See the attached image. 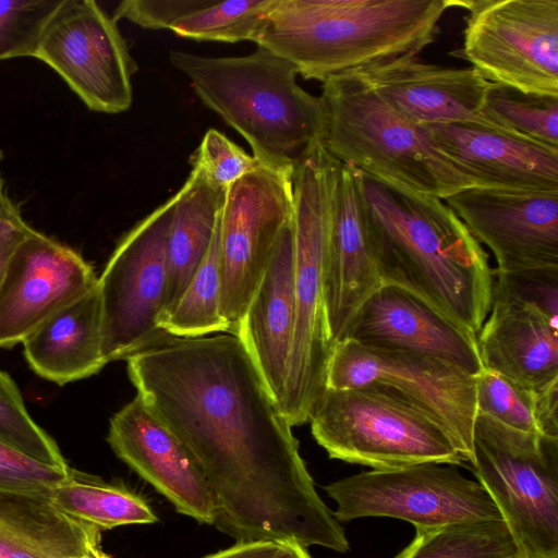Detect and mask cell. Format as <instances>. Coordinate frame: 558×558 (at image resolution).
Returning <instances> with one entry per match:
<instances>
[{"label":"cell","instance_id":"1","mask_svg":"<svg viewBox=\"0 0 558 558\" xmlns=\"http://www.w3.org/2000/svg\"><path fill=\"white\" fill-rule=\"evenodd\" d=\"M125 360L137 395L199 463L215 527L235 543L350 549L292 426L236 336L166 333Z\"/></svg>","mask_w":558,"mask_h":558},{"label":"cell","instance_id":"2","mask_svg":"<svg viewBox=\"0 0 558 558\" xmlns=\"http://www.w3.org/2000/svg\"><path fill=\"white\" fill-rule=\"evenodd\" d=\"M359 172L369 253L381 286L414 294L476 335L489 313L494 284L482 244L444 199Z\"/></svg>","mask_w":558,"mask_h":558},{"label":"cell","instance_id":"3","mask_svg":"<svg viewBox=\"0 0 558 558\" xmlns=\"http://www.w3.org/2000/svg\"><path fill=\"white\" fill-rule=\"evenodd\" d=\"M457 0H274L255 38L305 80L400 57H417L435 41Z\"/></svg>","mask_w":558,"mask_h":558},{"label":"cell","instance_id":"4","mask_svg":"<svg viewBox=\"0 0 558 558\" xmlns=\"http://www.w3.org/2000/svg\"><path fill=\"white\" fill-rule=\"evenodd\" d=\"M169 61L263 165L294 169L311 147L324 143L323 97L304 90L296 69L269 50L257 47L248 56L219 58L172 50Z\"/></svg>","mask_w":558,"mask_h":558},{"label":"cell","instance_id":"5","mask_svg":"<svg viewBox=\"0 0 558 558\" xmlns=\"http://www.w3.org/2000/svg\"><path fill=\"white\" fill-rule=\"evenodd\" d=\"M326 149L340 162L409 192L445 199L476 182L434 143L428 129L404 116L359 74L326 78Z\"/></svg>","mask_w":558,"mask_h":558},{"label":"cell","instance_id":"6","mask_svg":"<svg viewBox=\"0 0 558 558\" xmlns=\"http://www.w3.org/2000/svg\"><path fill=\"white\" fill-rule=\"evenodd\" d=\"M341 162L319 143L293 172L294 324L281 411L290 425L308 422L326 389L330 342L323 270Z\"/></svg>","mask_w":558,"mask_h":558},{"label":"cell","instance_id":"7","mask_svg":"<svg viewBox=\"0 0 558 558\" xmlns=\"http://www.w3.org/2000/svg\"><path fill=\"white\" fill-rule=\"evenodd\" d=\"M308 422L313 437L330 459L373 470L464 463L432 417L373 385L326 388Z\"/></svg>","mask_w":558,"mask_h":558},{"label":"cell","instance_id":"8","mask_svg":"<svg viewBox=\"0 0 558 558\" xmlns=\"http://www.w3.org/2000/svg\"><path fill=\"white\" fill-rule=\"evenodd\" d=\"M522 558H558V438L476 414L473 462Z\"/></svg>","mask_w":558,"mask_h":558},{"label":"cell","instance_id":"9","mask_svg":"<svg viewBox=\"0 0 558 558\" xmlns=\"http://www.w3.org/2000/svg\"><path fill=\"white\" fill-rule=\"evenodd\" d=\"M373 385L432 417L449 436L464 463L473 462L476 376L439 359L402 350L337 342L329 357L326 388Z\"/></svg>","mask_w":558,"mask_h":558},{"label":"cell","instance_id":"10","mask_svg":"<svg viewBox=\"0 0 558 558\" xmlns=\"http://www.w3.org/2000/svg\"><path fill=\"white\" fill-rule=\"evenodd\" d=\"M466 10L461 56L485 80L558 97V0H457Z\"/></svg>","mask_w":558,"mask_h":558},{"label":"cell","instance_id":"11","mask_svg":"<svg viewBox=\"0 0 558 558\" xmlns=\"http://www.w3.org/2000/svg\"><path fill=\"white\" fill-rule=\"evenodd\" d=\"M174 203L173 195L124 234L98 277L107 362L126 359L166 335L158 320L165 307Z\"/></svg>","mask_w":558,"mask_h":558},{"label":"cell","instance_id":"12","mask_svg":"<svg viewBox=\"0 0 558 558\" xmlns=\"http://www.w3.org/2000/svg\"><path fill=\"white\" fill-rule=\"evenodd\" d=\"M325 492L336 502L338 522L387 517L417 529L502 520L482 485L450 464L365 471L329 483Z\"/></svg>","mask_w":558,"mask_h":558},{"label":"cell","instance_id":"13","mask_svg":"<svg viewBox=\"0 0 558 558\" xmlns=\"http://www.w3.org/2000/svg\"><path fill=\"white\" fill-rule=\"evenodd\" d=\"M294 169L260 166L232 184L220 220V313L233 333L293 216Z\"/></svg>","mask_w":558,"mask_h":558},{"label":"cell","instance_id":"14","mask_svg":"<svg viewBox=\"0 0 558 558\" xmlns=\"http://www.w3.org/2000/svg\"><path fill=\"white\" fill-rule=\"evenodd\" d=\"M35 58L54 70L93 111L121 113L132 105L137 65L117 21L93 0H64Z\"/></svg>","mask_w":558,"mask_h":558},{"label":"cell","instance_id":"15","mask_svg":"<svg viewBox=\"0 0 558 558\" xmlns=\"http://www.w3.org/2000/svg\"><path fill=\"white\" fill-rule=\"evenodd\" d=\"M445 203L489 247L500 272L558 268V191L472 186Z\"/></svg>","mask_w":558,"mask_h":558},{"label":"cell","instance_id":"16","mask_svg":"<svg viewBox=\"0 0 558 558\" xmlns=\"http://www.w3.org/2000/svg\"><path fill=\"white\" fill-rule=\"evenodd\" d=\"M97 280L77 252L33 229L0 284V348L22 343L52 314L93 290Z\"/></svg>","mask_w":558,"mask_h":558},{"label":"cell","instance_id":"17","mask_svg":"<svg viewBox=\"0 0 558 558\" xmlns=\"http://www.w3.org/2000/svg\"><path fill=\"white\" fill-rule=\"evenodd\" d=\"M107 441L179 513L214 525L215 500L199 463L138 395L111 417Z\"/></svg>","mask_w":558,"mask_h":558},{"label":"cell","instance_id":"18","mask_svg":"<svg viewBox=\"0 0 558 558\" xmlns=\"http://www.w3.org/2000/svg\"><path fill=\"white\" fill-rule=\"evenodd\" d=\"M344 339L429 355L474 376L484 368L474 332L395 286H380L364 301Z\"/></svg>","mask_w":558,"mask_h":558},{"label":"cell","instance_id":"19","mask_svg":"<svg viewBox=\"0 0 558 558\" xmlns=\"http://www.w3.org/2000/svg\"><path fill=\"white\" fill-rule=\"evenodd\" d=\"M354 72L418 124L469 122L496 129L483 117L492 82L472 66L449 68L400 57Z\"/></svg>","mask_w":558,"mask_h":558},{"label":"cell","instance_id":"20","mask_svg":"<svg viewBox=\"0 0 558 558\" xmlns=\"http://www.w3.org/2000/svg\"><path fill=\"white\" fill-rule=\"evenodd\" d=\"M426 128L439 150L477 186L523 192L558 191V147L469 122Z\"/></svg>","mask_w":558,"mask_h":558},{"label":"cell","instance_id":"21","mask_svg":"<svg viewBox=\"0 0 558 558\" xmlns=\"http://www.w3.org/2000/svg\"><path fill=\"white\" fill-rule=\"evenodd\" d=\"M324 304L332 345L345 338L364 301L380 286L367 242L357 169L341 162L326 246Z\"/></svg>","mask_w":558,"mask_h":558},{"label":"cell","instance_id":"22","mask_svg":"<svg viewBox=\"0 0 558 558\" xmlns=\"http://www.w3.org/2000/svg\"><path fill=\"white\" fill-rule=\"evenodd\" d=\"M293 272L291 220L282 229L266 270L232 333L242 342L280 410L294 324Z\"/></svg>","mask_w":558,"mask_h":558},{"label":"cell","instance_id":"23","mask_svg":"<svg viewBox=\"0 0 558 558\" xmlns=\"http://www.w3.org/2000/svg\"><path fill=\"white\" fill-rule=\"evenodd\" d=\"M476 340L484 368L534 391L558 380V318L493 292Z\"/></svg>","mask_w":558,"mask_h":558},{"label":"cell","instance_id":"24","mask_svg":"<svg viewBox=\"0 0 558 558\" xmlns=\"http://www.w3.org/2000/svg\"><path fill=\"white\" fill-rule=\"evenodd\" d=\"M22 344L31 368L57 385L98 373L108 362L101 350V303L97 286L52 314Z\"/></svg>","mask_w":558,"mask_h":558},{"label":"cell","instance_id":"25","mask_svg":"<svg viewBox=\"0 0 558 558\" xmlns=\"http://www.w3.org/2000/svg\"><path fill=\"white\" fill-rule=\"evenodd\" d=\"M101 531L61 511L49 494L0 489V558H80Z\"/></svg>","mask_w":558,"mask_h":558},{"label":"cell","instance_id":"26","mask_svg":"<svg viewBox=\"0 0 558 558\" xmlns=\"http://www.w3.org/2000/svg\"><path fill=\"white\" fill-rule=\"evenodd\" d=\"M227 191L213 185L202 169L192 165L189 178L174 194L175 203L168 233L167 289L161 316L174 305L205 258L221 216Z\"/></svg>","mask_w":558,"mask_h":558},{"label":"cell","instance_id":"27","mask_svg":"<svg viewBox=\"0 0 558 558\" xmlns=\"http://www.w3.org/2000/svg\"><path fill=\"white\" fill-rule=\"evenodd\" d=\"M49 497L64 513L100 531L158 521L141 496L72 468L68 476L53 487Z\"/></svg>","mask_w":558,"mask_h":558},{"label":"cell","instance_id":"28","mask_svg":"<svg viewBox=\"0 0 558 558\" xmlns=\"http://www.w3.org/2000/svg\"><path fill=\"white\" fill-rule=\"evenodd\" d=\"M415 530L413 541L396 558H522L504 520Z\"/></svg>","mask_w":558,"mask_h":558},{"label":"cell","instance_id":"29","mask_svg":"<svg viewBox=\"0 0 558 558\" xmlns=\"http://www.w3.org/2000/svg\"><path fill=\"white\" fill-rule=\"evenodd\" d=\"M220 220L221 216L209 250L187 287L158 320L159 328L167 335L199 337L230 332V327L220 313Z\"/></svg>","mask_w":558,"mask_h":558},{"label":"cell","instance_id":"30","mask_svg":"<svg viewBox=\"0 0 558 558\" xmlns=\"http://www.w3.org/2000/svg\"><path fill=\"white\" fill-rule=\"evenodd\" d=\"M483 117L496 129L558 147V97L524 94L492 83Z\"/></svg>","mask_w":558,"mask_h":558},{"label":"cell","instance_id":"31","mask_svg":"<svg viewBox=\"0 0 558 558\" xmlns=\"http://www.w3.org/2000/svg\"><path fill=\"white\" fill-rule=\"evenodd\" d=\"M274 0H213L179 21L177 36L223 43L255 41Z\"/></svg>","mask_w":558,"mask_h":558},{"label":"cell","instance_id":"32","mask_svg":"<svg viewBox=\"0 0 558 558\" xmlns=\"http://www.w3.org/2000/svg\"><path fill=\"white\" fill-rule=\"evenodd\" d=\"M0 442L43 464L70 468L53 438L31 417L14 380L1 369Z\"/></svg>","mask_w":558,"mask_h":558},{"label":"cell","instance_id":"33","mask_svg":"<svg viewBox=\"0 0 558 558\" xmlns=\"http://www.w3.org/2000/svg\"><path fill=\"white\" fill-rule=\"evenodd\" d=\"M476 414L522 433L542 435L536 420V391L487 368L476 376Z\"/></svg>","mask_w":558,"mask_h":558},{"label":"cell","instance_id":"34","mask_svg":"<svg viewBox=\"0 0 558 558\" xmlns=\"http://www.w3.org/2000/svg\"><path fill=\"white\" fill-rule=\"evenodd\" d=\"M64 0L0 1V60L35 57L41 36Z\"/></svg>","mask_w":558,"mask_h":558},{"label":"cell","instance_id":"35","mask_svg":"<svg viewBox=\"0 0 558 558\" xmlns=\"http://www.w3.org/2000/svg\"><path fill=\"white\" fill-rule=\"evenodd\" d=\"M191 162L202 169L208 181L229 189L263 163L216 129H209L194 151Z\"/></svg>","mask_w":558,"mask_h":558},{"label":"cell","instance_id":"36","mask_svg":"<svg viewBox=\"0 0 558 558\" xmlns=\"http://www.w3.org/2000/svg\"><path fill=\"white\" fill-rule=\"evenodd\" d=\"M493 292L558 318V268L512 272L494 269Z\"/></svg>","mask_w":558,"mask_h":558},{"label":"cell","instance_id":"37","mask_svg":"<svg viewBox=\"0 0 558 558\" xmlns=\"http://www.w3.org/2000/svg\"><path fill=\"white\" fill-rule=\"evenodd\" d=\"M70 468L43 464L0 442V489L50 494Z\"/></svg>","mask_w":558,"mask_h":558},{"label":"cell","instance_id":"38","mask_svg":"<svg viewBox=\"0 0 558 558\" xmlns=\"http://www.w3.org/2000/svg\"><path fill=\"white\" fill-rule=\"evenodd\" d=\"M213 0H124L112 17L128 20L146 29H172L192 12L207 7Z\"/></svg>","mask_w":558,"mask_h":558},{"label":"cell","instance_id":"39","mask_svg":"<svg viewBox=\"0 0 558 558\" xmlns=\"http://www.w3.org/2000/svg\"><path fill=\"white\" fill-rule=\"evenodd\" d=\"M32 230L4 186L0 189V284L12 255Z\"/></svg>","mask_w":558,"mask_h":558},{"label":"cell","instance_id":"40","mask_svg":"<svg viewBox=\"0 0 558 558\" xmlns=\"http://www.w3.org/2000/svg\"><path fill=\"white\" fill-rule=\"evenodd\" d=\"M536 420L542 435L558 438V380L536 391Z\"/></svg>","mask_w":558,"mask_h":558},{"label":"cell","instance_id":"41","mask_svg":"<svg viewBox=\"0 0 558 558\" xmlns=\"http://www.w3.org/2000/svg\"><path fill=\"white\" fill-rule=\"evenodd\" d=\"M279 547L274 542L235 543L204 558H274Z\"/></svg>","mask_w":558,"mask_h":558},{"label":"cell","instance_id":"42","mask_svg":"<svg viewBox=\"0 0 558 558\" xmlns=\"http://www.w3.org/2000/svg\"><path fill=\"white\" fill-rule=\"evenodd\" d=\"M274 558H313L307 548L296 543H281Z\"/></svg>","mask_w":558,"mask_h":558},{"label":"cell","instance_id":"43","mask_svg":"<svg viewBox=\"0 0 558 558\" xmlns=\"http://www.w3.org/2000/svg\"><path fill=\"white\" fill-rule=\"evenodd\" d=\"M80 558H111L110 556H108L102 549L100 546H96V547H93L90 548L87 553H85L82 557Z\"/></svg>","mask_w":558,"mask_h":558},{"label":"cell","instance_id":"44","mask_svg":"<svg viewBox=\"0 0 558 558\" xmlns=\"http://www.w3.org/2000/svg\"><path fill=\"white\" fill-rule=\"evenodd\" d=\"M4 185H3V180H2V177H1V173H0V189H2Z\"/></svg>","mask_w":558,"mask_h":558},{"label":"cell","instance_id":"45","mask_svg":"<svg viewBox=\"0 0 558 558\" xmlns=\"http://www.w3.org/2000/svg\"><path fill=\"white\" fill-rule=\"evenodd\" d=\"M2 159H3V153H2V150L0 149V165H1V162H2Z\"/></svg>","mask_w":558,"mask_h":558}]
</instances>
